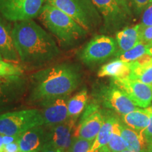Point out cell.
Returning <instances> with one entry per match:
<instances>
[{"label":"cell","mask_w":152,"mask_h":152,"mask_svg":"<svg viewBox=\"0 0 152 152\" xmlns=\"http://www.w3.org/2000/svg\"><path fill=\"white\" fill-rule=\"evenodd\" d=\"M147 54H149V55H151L152 56V45L151 46H149L147 49Z\"/></svg>","instance_id":"obj_37"},{"label":"cell","mask_w":152,"mask_h":152,"mask_svg":"<svg viewBox=\"0 0 152 152\" xmlns=\"http://www.w3.org/2000/svg\"><path fill=\"white\" fill-rule=\"evenodd\" d=\"M120 125L127 149L132 152H149V147L142 133L129 128L121 122Z\"/></svg>","instance_id":"obj_19"},{"label":"cell","mask_w":152,"mask_h":152,"mask_svg":"<svg viewBox=\"0 0 152 152\" xmlns=\"http://www.w3.org/2000/svg\"><path fill=\"white\" fill-rule=\"evenodd\" d=\"M133 14L139 15L152 3V0H129Z\"/></svg>","instance_id":"obj_28"},{"label":"cell","mask_w":152,"mask_h":152,"mask_svg":"<svg viewBox=\"0 0 152 152\" xmlns=\"http://www.w3.org/2000/svg\"><path fill=\"white\" fill-rule=\"evenodd\" d=\"M23 70L17 64L0 60V77L11 75H22Z\"/></svg>","instance_id":"obj_26"},{"label":"cell","mask_w":152,"mask_h":152,"mask_svg":"<svg viewBox=\"0 0 152 152\" xmlns=\"http://www.w3.org/2000/svg\"><path fill=\"white\" fill-rule=\"evenodd\" d=\"M131 72L129 77L152 86V56L146 54L130 63Z\"/></svg>","instance_id":"obj_18"},{"label":"cell","mask_w":152,"mask_h":152,"mask_svg":"<svg viewBox=\"0 0 152 152\" xmlns=\"http://www.w3.org/2000/svg\"><path fill=\"white\" fill-rule=\"evenodd\" d=\"M12 37L20 61L26 65H45L61 53L52 36L33 20L14 23Z\"/></svg>","instance_id":"obj_1"},{"label":"cell","mask_w":152,"mask_h":152,"mask_svg":"<svg viewBox=\"0 0 152 152\" xmlns=\"http://www.w3.org/2000/svg\"><path fill=\"white\" fill-rule=\"evenodd\" d=\"M121 152H132V151H129L128 149H125L124 151H121Z\"/></svg>","instance_id":"obj_39"},{"label":"cell","mask_w":152,"mask_h":152,"mask_svg":"<svg viewBox=\"0 0 152 152\" xmlns=\"http://www.w3.org/2000/svg\"><path fill=\"white\" fill-rule=\"evenodd\" d=\"M120 123L121 121L117 119L114 123L111 138L109 143L106 145L109 148L110 152H121L126 149V146L121 134Z\"/></svg>","instance_id":"obj_24"},{"label":"cell","mask_w":152,"mask_h":152,"mask_svg":"<svg viewBox=\"0 0 152 152\" xmlns=\"http://www.w3.org/2000/svg\"><path fill=\"white\" fill-rule=\"evenodd\" d=\"M39 16L44 26L64 46H72L88 33L71 16L48 4H44Z\"/></svg>","instance_id":"obj_3"},{"label":"cell","mask_w":152,"mask_h":152,"mask_svg":"<svg viewBox=\"0 0 152 152\" xmlns=\"http://www.w3.org/2000/svg\"><path fill=\"white\" fill-rule=\"evenodd\" d=\"M141 25L137 24L132 27H126L120 30L115 35V40L118 45L117 57L122 53L128 51L140 42Z\"/></svg>","instance_id":"obj_17"},{"label":"cell","mask_w":152,"mask_h":152,"mask_svg":"<svg viewBox=\"0 0 152 152\" xmlns=\"http://www.w3.org/2000/svg\"><path fill=\"white\" fill-rule=\"evenodd\" d=\"M96 106L91 105L76 129V137L94 142L104 121V116Z\"/></svg>","instance_id":"obj_12"},{"label":"cell","mask_w":152,"mask_h":152,"mask_svg":"<svg viewBox=\"0 0 152 152\" xmlns=\"http://www.w3.org/2000/svg\"><path fill=\"white\" fill-rule=\"evenodd\" d=\"M26 84L22 75L0 77V109L18 100L26 90Z\"/></svg>","instance_id":"obj_13"},{"label":"cell","mask_w":152,"mask_h":152,"mask_svg":"<svg viewBox=\"0 0 152 152\" xmlns=\"http://www.w3.org/2000/svg\"><path fill=\"white\" fill-rule=\"evenodd\" d=\"M88 94L87 91L83 89L70 99L68 102V118L77 119V117L84 111L86 106Z\"/></svg>","instance_id":"obj_23"},{"label":"cell","mask_w":152,"mask_h":152,"mask_svg":"<svg viewBox=\"0 0 152 152\" xmlns=\"http://www.w3.org/2000/svg\"><path fill=\"white\" fill-rule=\"evenodd\" d=\"M118 52L116 40L110 36L96 35L83 48L80 58L86 65H96L115 56Z\"/></svg>","instance_id":"obj_8"},{"label":"cell","mask_w":152,"mask_h":152,"mask_svg":"<svg viewBox=\"0 0 152 152\" xmlns=\"http://www.w3.org/2000/svg\"><path fill=\"white\" fill-rule=\"evenodd\" d=\"M50 140L49 129L37 126L20 136L18 143L20 152H41Z\"/></svg>","instance_id":"obj_14"},{"label":"cell","mask_w":152,"mask_h":152,"mask_svg":"<svg viewBox=\"0 0 152 152\" xmlns=\"http://www.w3.org/2000/svg\"><path fill=\"white\" fill-rule=\"evenodd\" d=\"M150 110V121L147 127V128L144 130L143 134L144 140L147 142L148 147L152 145V106H150L149 107Z\"/></svg>","instance_id":"obj_31"},{"label":"cell","mask_w":152,"mask_h":152,"mask_svg":"<svg viewBox=\"0 0 152 152\" xmlns=\"http://www.w3.org/2000/svg\"><path fill=\"white\" fill-rule=\"evenodd\" d=\"M7 20L0 15V54L6 61L17 64L19 61L12 37V28Z\"/></svg>","instance_id":"obj_16"},{"label":"cell","mask_w":152,"mask_h":152,"mask_svg":"<svg viewBox=\"0 0 152 152\" xmlns=\"http://www.w3.org/2000/svg\"><path fill=\"white\" fill-rule=\"evenodd\" d=\"M118 118L114 115H107L104 116V121L97 136L93 142L90 152H94L96 150L105 147L109 143L113 132V125Z\"/></svg>","instance_id":"obj_22"},{"label":"cell","mask_w":152,"mask_h":152,"mask_svg":"<svg viewBox=\"0 0 152 152\" xmlns=\"http://www.w3.org/2000/svg\"><path fill=\"white\" fill-rule=\"evenodd\" d=\"M130 63L116 58L102 66L98 71L97 75L99 77L125 78L130 76Z\"/></svg>","instance_id":"obj_21"},{"label":"cell","mask_w":152,"mask_h":152,"mask_svg":"<svg viewBox=\"0 0 152 152\" xmlns=\"http://www.w3.org/2000/svg\"><path fill=\"white\" fill-rule=\"evenodd\" d=\"M92 144V141L77 137L74 140L69 152H90Z\"/></svg>","instance_id":"obj_27"},{"label":"cell","mask_w":152,"mask_h":152,"mask_svg":"<svg viewBox=\"0 0 152 152\" xmlns=\"http://www.w3.org/2000/svg\"><path fill=\"white\" fill-rule=\"evenodd\" d=\"M112 83L126 94L139 108H148L152 103V86L132 79L113 78Z\"/></svg>","instance_id":"obj_9"},{"label":"cell","mask_w":152,"mask_h":152,"mask_svg":"<svg viewBox=\"0 0 152 152\" xmlns=\"http://www.w3.org/2000/svg\"><path fill=\"white\" fill-rule=\"evenodd\" d=\"M140 41L142 43L152 45V26L143 28L141 26L140 30Z\"/></svg>","instance_id":"obj_29"},{"label":"cell","mask_w":152,"mask_h":152,"mask_svg":"<svg viewBox=\"0 0 152 152\" xmlns=\"http://www.w3.org/2000/svg\"><path fill=\"white\" fill-rule=\"evenodd\" d=\"M30 79V102L45 106L71 94L80 84L82 75L77 66L64 63L36 72Z\"/></svg>","instance_id":"obj_2"},{"label":"cell","mask_w":152,"mask_h":152,"mask_svg":"<svg viewBox=\"0 0 152 152\" xmlns=\"http://www.w3.org/2000/svg\"><path fill=\"white\" fill-rule=\"evenodd\" d=\"M123 122L129 128L143 133L150 121V110L148 108H137L130 113L122 115Z\"/></svg>","instance_id":"obj_20"},{"label":"cell","mask_w":152,"mask_h":152,"mask_svg":"<svg viewBox=\"0 0 152 152\" xmlns=\"http://www.w3.org/2000/svg\"><path fill=\"white\" fill-rule=\"evenodd\" d=\"M76 120L68 118L64 122L51 127L49 142L59 152H69L74 140L77 138L75 134Z\"/></svg>","instance_id":"obj_10"},{"label":"cell","mask_w":152,"mask_h":152,"mask_svg":"<svg viewBox=\"0 0 152 152\" xmlns=\"http://www.w3.org/2000/svg\"><path fill=\"white\" fill-rule=\"evenodd\" d=\"M41 111L26 109L0 114V134L20 136L25 132L37 126L44 125Z\"/></svg>","instance_id":"obj_6"},{"label":"cell","mask_w":152,"mask_h":152,"mask_svg":"<svg viewBox=\"0 0 152 152\" xmlns=\"http://www.w3.org/2000/svg\"><path fill=\"white\" fill-rule=\"evenodd\" d=\"M3 136V142L4 144H8L13 142H17L20 136H9V135H2Z\"/></svg>","instance_id":"obj_33"},{"label":"cell","mask_w":152,"mask_h":152,"mask_svg":"<svg viewBox=\"0 0 152 152\" xmlns=\"http://www.w3.org/2000/svg\"><path fill=\"white\" fill-rule=\"evenodd\" d=\"M3 152H20L18 141L6 144L4 148Z\"/></svg>","instance_id":"obj_32"},{"label":"cell","mask_w":152,"mask_h":152,"mask_svg":"<svg viewBox=\"0 0 152 152\" xmlns=\"http://www.w3.org/2000/svg\"><path fill=\"white\" fill-rule=\"evenodd\" d=\"M148 47H149V45L140 42L135 47H134L130 50L126 51V52L118 55L116 58L123 60L125 62H134L147 54Z\"/></svg>","instance_id":"obj_25"},{"label":"cell","mask_w":152,"mask_h":152,"mask_svg":"<svg viewBox=\"0 0 152 152\" xmlns=\"http://www.w3.org/2000/svg\"><path fill=\"white\" fill-rule=\"evenodd\" d=\"M140 25L143 28L152 26V3L144 11Z\"/></svg>","instance_id":"obj_30"},{"label":"cell","mask_w":152,"mask_h":152,"mask_svg":"<svg viewBox=\"0 0 152 152\" xmlns=\"http://www.w3.org/2000/svg\"><path fill=\"white\" fill-rule=\"evenodd\" d=\"M1 59H3V58H2V57H1V54H0V60H1Z\"/></svg>","instance_id":"obj_40"},{"label":"cell","mask_w":152,"mask_h":152,"mask_svg":"<svg viewBox=\"0 0 152 152\" xmlns=\"http://www.w3.org/2000/svg\"><path fill=\"white\" fill-rule=\"evenodd\" d=\"M149 152H152V145L149 147Z\"/></svg>","instance_id":"obj_38"},{"label":"cell","mask_w":152,"mask_h":152,"mask_svg":"<svg viewBox=\"0 0 152 152\" xmlns=\"http://www.w3.org/2000/svg\"><path fill=\"white\" fill-rule=\"evenodd\" d=\"M94 152H110V151L107 146H105V147H102L101 149L96 150V151H95Z\"/></svg>","instance_id":"obj_36"},{"label":"cell","mask_w":152,"mask_h":152,"mask_svg":"<svg viewBox=\"0 0 152 152\" xmlns=\"http://www.w3.org/2000/svg\"><path fill=\"white\" fill-rule=\"evenodd\" d=\"M45 3L64 11L87 33L103 22L100 13L92 0H45Z\"/></svg>","instance_id":"obj_4"},{"label":"cell","mask_w":152,"mask_h":152,"mask_svg":"<svg viewBox=\"0 0 152 152\" xmlns=\"http://www.w3.org/2000/svg\"><path fill=\"white\" fill-rule=\"evenodd\" d=\"M68 96L56 99L44 106L41 111L45 126L60 124L68 118Z\"/></svg>","instance_id":"obj_15"},{"label":"cell","mask_w":152,"mask_h":152,"mask_svg":"<svg viewBox=\"0 0 152 152\" xmlns=\"http://www.w3.org/2000/svg\"><path fill=\"white\" fill-rule=\"evenodd\" d=\"M45 0H0V15L14 23L33 20L40 14Z\"/></svg>","instance_id":"obj_7"},{"label":"cell","mask_w":152,"mask_h":152,"mask_svg":"<svg viewBox=\"0 0 152 152\" xmlns=\"http://www.w3.org/2000/svg\"><path fill=\"white\" fill-rule=\"evenodd\" d=\"M5 144L3 142V136L0 134V152H3Z\"/></svg>","instance_id":"obj_35"},{"label":"cell","mask_w":152,"mask_h":152,"mask_svg":"<svg viewBox=\"0 0 152 152\" xmlns=\"http://www.w3.org/2000/svg\"><path fill=\"white\" fill-rule=\"evenodd\" d=\"M102 100L106 107L124 115L137 109V106L125 93L112 83L102 90Z\"/></svg>","instance_id":"obj_11"},{"label":"cell","mask_w":152,"mask_h":152,"mask_svg":"<svg viewBox=\"0 0 152 152\" xmlns=\"http://www.w3.org/2000/svg\"><path fill=\"white\" fill-rule=\"evenodd\" d=\"M41 152H59V151H58V150L50 142H49L48 143L45 145V147H44V149L42 150Z\"/></svg>","instance_id":"obj_34"},{"label":"cell","mask_w":152,"mask_h":152,"mask_svg":"<svg viewBox=\"0 0 152 152\" xmlns=\"http://www.w3.org/2000/svg\"><path fill=\"white\" fill-rule=\"evenodd\" d=\"M102 16L104 28L115 32L126 26L133 16L129 0H92Z\"/></svg>","instance_id":"obj_5"}]
</instances>
